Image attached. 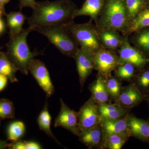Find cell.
Masks as SVG:
<instances>
[{"mask_svg": "<svg viewBox=\"0 0 149 149\" xmlns=\"http://www.w3.org/2000/svg\"><path fill=\"white\" fill-rule=\"evenodd\" d=\"M77 9L70 0L37 2L32 15L27 18L29 27L66 26L73 22V14Z\"/></svg>", "mask_w": 149, "mask_h": 149, "instance_id": "obj_1", "label": "cell"}, {"mask_svg": "<svg viewBox=\"0 0 149 149\" xmlns=\"http://www.w3.org/2000/svg\"><path fill=\"white\" fill-rule=\"evenodd\" d=\"M25 127L22 121H15L11 123L8 129V139L13 142H16L24 136Z\"/></svg>", "mask_w": 149, "mask_h": 149, "instance_id": "obj_27", "label": "cell"}, {"mask_svg": "<svg viewBox=\"0 0 149 149\" xmlns=\"http://www.w3.org/2000/svg\"><path fill=\"white\" fill-rule=\"evenodd\" d=\"M129 113L124 117L118 119L112 120L101 119L100 125L103 132L104 138L111 134H126L129 135L127 127Z\"/></svg>", "mask_w": 149, "mask_h": 149, "instance_id": "obj_16", "label": "cell"}, {"mask_svg": "<svg viewBox=\"0 0 149 149\" xmlns=\"http://www.w3.org/2000/svg\"><path fill=\"white\" fill-rule=\"evenodd\" d=\"M65 27L80 47L87 49L93 54L103 47L97 28L91 19L83 24H76L73 22Z\"/></svg>", "mask_w": 149, "mask_h": 149, "instance_id": "obj_5", "label": "cell"}, {"mask_svg": "<svg viewBox=\"0 0 149 149\" xmlns=\"http://www.w3.org/2000/svg\"><path fill=\"white\" fill-rule=\"evenodd\" d=\"M8 78L5 75L0 74V91H3L7 84Z\"/></svg>", "mask_w": 149, "mask_h": 149, "instance_id": "obj_34", "label": "cell"}, {"mask_svg": "<svg viewBox=\"0 0 149 149\" xmlns=\"http://www.w3.org/2000/svg\"><path fill=\"white\" fill-rule=\"evenodd\" d=\"M132 83H134L145 95L149 93V68L135 75Z\"/></svg>", "mask_w": 149, "mask_h": 149, "instance_id": "obj_28", "label": "cell"}, {"mask_svg": "<svg viewBox=\"0 0 149 149\" xmlns=\"http://www.w3.org/2000/svg\"><path fill=\"white\" fill-rule=\"evenodd\" d=\"M148 27H149V8L141 10L129 23L127 29L122 33L123 35L128 36L129 34Z\"/></svg>", "mask_w": 149, "mask_h": 149, "instance_id": "obj_21", "label": "cell"}, {"mask_svg": "<svg viewBox=\"0 0 149 149\" xmlns=\"http://www.w3.org/2000/svg\"><path fill=\"white\" fill-rule=\"evenodd\" d=\"M97 29L103 47L113 52L119 49L123 42L124 36H122L119 34V32L116 31Z\"/></svg>", "mask_w": 149, "mask_h": 149, "instance_id": "obj_17", "label": "cell"}, {"mask_svg": "<svg viewBox=\"0 0 149 149\" xmlns=\"http://www.w3.org/2000/svg\"><path fill=\"white\" fill-rule=\"evenodd\" d=\"M14 116L13 103L7 99L0 100V118H11Z\"/></svg>", "mask_w": 149, "mask_h": 149, "instance_id": "obj_30", "label": "cell"}, {"mask_svg": "<svg viewBox=\"0 0 149 149\" xmlns=\"http://www.w3.org/2000/svg\"><path fill=\"white\" fill-rule=\"evenodd\" d=\"M104 0H86L81 8L77 9L73 14V18L80 16H88L91 20L97 22L103 7Z\"/></svg>", "mask_w": 149, "mask_h": 149, "instance_id": "obj_18", "label": "cell"}, {"mask_svg": "<svg viewBox=\"0 0 149 149\" xmlns=\"http://www.w3.org/2000/svg\"><path fill=\"white\" fill-rule=\"evenodd\" d=\"M37 2L35 0H19V8L21 11L24 7H28L32 9L35 8Z\"/></svg>", "mask_w": 149, "mask_h": 149, "instance_id": "obj_33", "label": "cell"}, {"mask_svg": "<svg viewBox=\"0 0 149 149\" xmlns=\"http://www.w3.org/2000/svg\"><path fill=\"white\" fill-rule=\"evenodd\" d=\"M6 14L4 6L0 5V16L2 17L4 15H6Z\"/></svg>", "mask_w": 149, "mask_h": 149, "instance_id": "obj_37", "label": "cell"}, {"mask_svg": "<svg viewBox=\"0 0 149 149\" xmlns=\"http://www.w3.org/2000/svg\"><path fill=\"white\" fill-rule=\"evenodd\" d=\"M10 0H0V5L4 6L6 4L8 3Z\"/></svg>", "mask_w": 149, "mask_h": 149, "instance_id": "obj_38", "label": "cell"}, {"mask_svg": "<svg viewBox=\"0 0 149 149\" xmlns=\"http://www.w3.org/2000/svg\"><path fill=\"white\" fill-rule=\"evenodd\" d=\"M106 78L98 73L97 78L89 85L91 97L99 105L111 102L106 85Z\"/></svg>", "mask_w": 149, "mask_h": 149, "instance_id": "obj_15", "label": "cell"}, {"mask_svg": "<svg viewBox=\"0 0 149 149\" xmlns=\"http://www.w3.org/2000/svg\"><path fill=\"white\" fill-rule=\"evenodd\" d=\"M8 147L13 149H41L40 144L33 141L18 140L13 143L9 144Z\"/></svg>", "mask_w": 149, "mask_h": 149, "instance_id": "obj_32", "label": "cell"}, {"mask_svg": "<svg viewBox=\"0 0 149 149\" xmlns=\"http://www.w3.org/2000/svg\"><path fill=\"white\" fill-rule=\"evenodd\" d=\"M60 101V110L55 120V128L62 127L78 137L81 132L78 122V111L70 109L61 99Z\"/></svg>", "mask_w": 149, "mask_h": 149, "instance_id": "obj_7", "label": "cell"}, {"mask_svg": "<svg viewBox=\"0 0 149 149\" xmlns=\"http://www.w3.org/2000/svg\"><path fill=\"white\" fill-rule=\"evenodd\" d=\"M148 120V121H149V120Z\"/></svg>", "mask_w": 149, "mask_h": 149, "instance_id": "obj_40", "label": "cell"}, {"mask_svg": "<svg viewBox=\"0 0 149 149\" xmlns=\"http://www.w3.org/2000/svg\"><path fill=\"white\" fill-rule=\"evenodd\" d=\"M17 69L6 54L0 52V74L5 75L11 82H18L16 73Z\"/></svg>", "mask_w": 149, "mask_h": 149, "instance_id": "obj_22", "label": "cell"}, {"mask_svg": "<svg viewBox=\"0 0 149 149\" xmlns=\"http://www.w3.org/2000/svg\"><path fill=\"white\" fill-rule=\"evenodd\" d=\"M29 72L46 93L47 97L53 95L55 91L54 87L47 68L43 62L35 58L33 59L29 65Z\"/></svg>", "mask_w": 149, "mask_h": 149, "instance_id": "obj_10", "label": "cell"}, {"mask_svg": "<svg viewBox=\"0 0 149 149\" xmlns=\"http://www.w3.org/2000/svg\"><path fill=\"white\" fill-rule=\"evenodd\" d=\"M9 144L5 141L0 140V149L5 148L7 147L8 146Z\"/></svg>", "mask_w": 149, "mask_h": 149, "instance_id": "obj_36", "label": "cell"}, {"mask_svg": "<svg viewBox=\"0 0 149 149\" xmlns=\"http://www.w3.org/2000/svg\"><path fill=\"white\" fill-rule=\"evenodd\" d=\"M31 28L33 31H37L47 37L61 53L74 58L79 49L78 45L65 26L49 25Z\"/></svg>", "mask_w": 149, "mask_h": 149, "instance_id": "obj_4", "label": "cell"}, {"mask_svg": "<svg viewBox=\"0 0 149 149\" xmlns=\"http://www.w3.org/2000/svg\"><path fill=\"white\" fill-rule=\"evenodd\" d=\"M125 1L129 24L142 10L143 2V0H125Z\"/></svg>", "mask_w": 149, "mask_h": 149, "instance_id": "obj_29", "label": "cell"}, {"mask_svg": "<svg viewBox=\"0 0 149 149\" xmlns=\"http://www.w3.org/2000/svg\"><path fill=\"white\" fill-rule=\"evenodd\" d=\"M130 109L125 108L115 103L109 102L99 105V113L101 119L112 120L125 116L130 112Z\"/></svg>", "mask_w": 149, "mask_h": 149, "instance_id": "obj_19", "label": "cell"}, {"mask_svg": "<svg viewBox=\"0 0 149 149\" xmlns=\"http://www.w3.org/2000/svg\"><path fill=\"white\" fill-rule=\"evenodd\" d=\"M121 80L116 76L111 75L106 78V85L111 101H115L120 95L123 86Z\"/></svg>", "mask_w": 149, "mask_h": 149, "instance_id": "obj_26", "label": "cell"}, {"mask_svg": "<svg viewBox=\"0 0 149 149\" xmlns=\"http://www.w3.org/2000/svg\"><path fill=\"white\" fill-rule=\"evenodd\" d=\"M130 136L126 134H114L104 137L102 149H120Z\"/></svg>", "mask_w": 149, "mask_h": 149, "instance_id": "obj_24", "label": "cell"}, {"mask_svg": "<svg viewBox=\"0 0 149 149\" xmlns=\"http://www.w3.org/2000/svg\"><path fill=\"white\" fill-rule=\"evenodd\" d=\"M93 54L87 49L80 47L74 57L81 91H83L85 82L94 69Z\"/></svg>", "mask_w": 149, "mask_h": 149, "instance_id": "obj_11", "label": "cell"}, {"mask_svg": "<svg viewBox=\"0 0 149 149\" xmlns=\"http://www.w3.org/2000/svg\"><path fill=\"white\" fill-rule=\"evenodd\" d=\"M135 42L140 49L149 52V29H144L135 37Z\"/></svg>", "mask_w": 149, "mask_h": 149, "instance_id": "obj_31", "label": "cell"}, {"mask_svg": "<svg viewBox=\"0 0 149 149\" xmlns=\"http://www.w3.org/2000/svg\"><path fill=\"white\" fill-rule=\"evenodd\" d=\"M7 25L9 34H15L20 32L23 29V24L27 17L21 11L11 12L6 14Z\"/></svg>", "mask_w": 149, "mask_h": 149, "instance_id": "obj_23", "label": "cell"}, {"mask_svg": "<svg viewBox=\"0 0 149 149\" xmlns=\"http://www.w3.org/2000/svg\"><path fill=\"white\" fill-rule=\"evenodd\" d=\"M146 96L143 95L134 83L123 87L121 92L114 103L125 108L131 109L138 106L146 100Z\"/></svg>", "mask_w": 149, "mask_h": 149, "instance_id": "obj_12", "label": "cell"}, {"mask_svg": "<svg viewBox=\"0 0 149 149\" xmlns=\"http://www.w3.org/2000/svg\"><path fill=\"white\" fill-rule=\"evenodd\" d=\"M33 31L31 27L23 28L20 32L9 34V40L6 45V54L17 69L22 74L27 75L29 65L35 57L42 54L34 50L31 52L27 43V37Z\"/></svg>", "mask_w": 149, "mask_h": 149, "instance_id": "obj_2", "label": "cell"}, {"mask_svg": "<svg viewBox=\"0 0 149 149\" xmlns=\"http://www.w3.org/2000/svg\"><path fill=\"white\" fill-rule=\"evenodd\" d=\"M78 137L79 141L89 149H102L104 134L100 123L93 128L82 130Z\"/></svg>", "mask_w": 149, "mask_h": 149, "instance_id": "obj_14", "label": "cell"}, {"mask_svg": "<svg viewBox=\"0 0 149 149\" xmlns=\"http://www.w3.org/2000/svg\"><path fill=\"white\" fill-rule=\"evenodd\" d=\"M124 37L123 42L119 49L118 65L130 63L137 68H143L149 62V58L130 45L128 36Z\"/></svg>", "mask_w": 149, "mask_h": 149, "instance_id": "obj_9", "label": "cell"}, {"mask_svg": "<svg viewBox=\"0 0 149 149\" xmlns=\"http://www.w3.org/2000/svg\"><path fill=\"white\" fill-rule=\"evenodd\" d=\"M98 104L91 97L80 108L78 111V122L81 131L90 129L100 123Z\"/></svg>", "mask_w": 149, "mask_h": 149, "instance_id": "obj_8", "label": "cell"}, {"mask_svg": "<svg viewBox=\"0 0 149 149\" xmlns=\"http://www.w3.org/2000/svg\"><path fill=\"white\" fill-rule=\"evenodd\" d=\"M128 130L130 137L142 142L149 143V122L129 113L128 119Z\"/></svg>", "mask_w": 149, "mask_h": 149, "instance_id": "obj_13", "label": "cell"}, {"mask_svg": "<svg viewBox=\"0 0 149 149\" xmlns=\"http://www.w3.org/2000/svg\"><path fill=\"white\" fill-rule=\"evenodd\" d=\"M5 30V24L3 20L2 19V17L0 16V35L2 34Z\"/></svg>", "mask_w": 149, "mask_h": 149, "instance_id": "obj_35", "label": "cell"}, {"mask_svg": "<svg viewBox=\"0 0 149 149\" xmlns=\"http://www.w3.org/2000/svg\"><path fill=\"white\" fill-rule=\"evenodd\" d=\"M145 101H146L147 102V103H148V107L149 108V93L146 96V100Z\"/></svg>", "mask_w": 149, "mask_h": 149, "instance_id": "obj_39", "label": "cell"}, {"mask_svg": "<svg viewBox=\"0 0 149 149\" xmlns=\"http://www.w3.org/2000/svg\"><path fill=\"white\" fill-rule=\"evenodd\" d=\"M136 67L130 63L118 65L114 70L115 76L121 81H133L136 75Z\"/></svg>", "mask_w": 149, "mask_h": 149, "instance_id": "obj_25", "label": "cell"}, {"mask_svg": "<svg viewBox=\"0 0 149 149\" xmlns=\"http://www.w3.org/2000/svg\"><path fill=\"white\" fill-rule=\"evenodd\" d=\"M96 23L98 29L123 33L129 24L125 0H107Z\"/></svg>", "mask_w": 149, "mask_h": 149, "instance_id": "obj_3", "label": "cell"}, {"mask_svg": "<svg viewBox=\"0 0 149 149\" xmlns=\"http://www.w3.org/2000/svg\"><path fill=\"white\" fill-rule=\"evenodd\" d=\"M94 69L107 78L118 65V56L114 52L102 47L93 54Z\"/></svg>", "mask_w": 149, "mask_h": 149, "instance_id": "obj_6", "label": "cell"}, {"mask_svg": "<svg viewBox=\"0 0 149 149\" xmlns=\"http://www.w3.org/2000/svg\"><path fill=\"white\" fill-rule=\"evenodd\" d=\"M47 98H48L47 97L44 107L42 110L41 111L37 118V123L40 130L45 132L46 135H47L50 138L53 139L57 143L58 145H61L60 142L57 140L56 138L54 135L53 133L51 130L52 117L48 109Z\"/></svg>", "mask_w": 149, "mask_h": 149, "instance_id": "obj_20", "label": "cell"}]
</instances>
